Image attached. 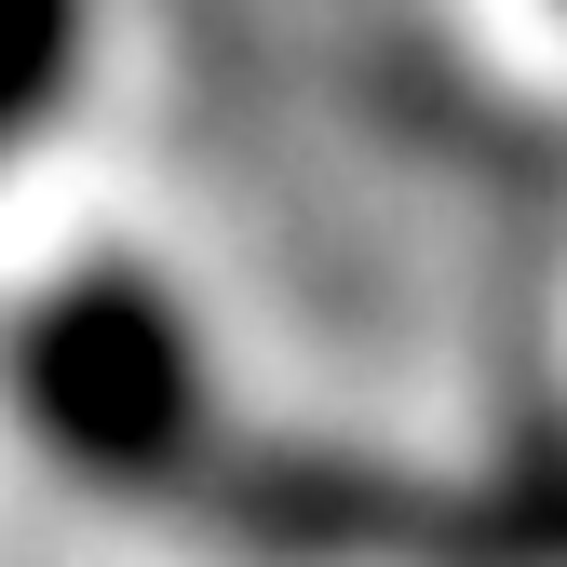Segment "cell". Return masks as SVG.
Segmentation results:
<instances>
[{"label":"cell","instance_id":"6da1fadb","mask_svg":"<svg viewBox=\"0 0 567 567\" xmlns=\"http://www.w3.org/2000/svg\"><path fill=\"white\" fill-rule=\"evenodd\" d=\"M14 392L41 419V446L95 486H176L203 460V365H189V324L150 298V284H68V298L28 311L14 338Z\"/></svg>","mask_w":567,"mask_h":567},{"label":"cell","instance_id":"7a4b0ae2","mask_svg":"<svg viewBox=\"0 0 567 567\" xmlns=\"http://www.w3.org/2000/svg\"><path fill=\"white\" fill-rule=\"evenodd\" d=\"M217 514L270 567H473L460 514L433 501V486L365 473V460H244L217 486Z\"/></svg>","mask_w":567,"mask_h":567},{"label":"cell","instance_id":"3957f363","mask_svg":"<svg viewBox=\"0 0 567 567\" xmlns=\"http://www.w3.org/2000/svg\"><path fill=\"white\" fill-rule=\"evenodd\" d=\"M82 68V0H0V150L68 95Z\"/></svg>","mask_w":567,"mask_h":567}]
</instances>
